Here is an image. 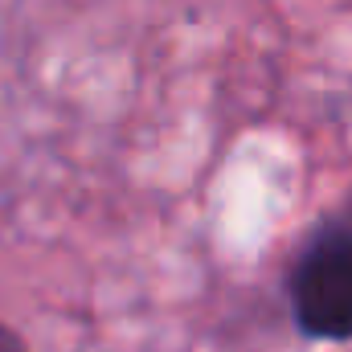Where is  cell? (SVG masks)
Wrapping results in <instances>:
<instances>
[{"label":"cell","instance_id":"1","mask_svg":"<svg viewBox=\"0 0 352 352\" xmlns=\"http://www.w3.org/2000/svg\"><path fill=\"white\" fill-rule=\"evenodd\" d=\"M291 311L311 340H352V209L320 221L287 270Z\"/></svg>","mask_w":352,"mask_h":352},{"label":"cell","instance_id":"2","mask_svg":"<svg viewBox=\"0 0 352 352\" xmlns=\"http://www.w3.org/2000/svg\"><path fill=\"white\" fill-rule=\"evenodd\" d=\"M0 352H29V349H25V340H21V332H16V328H8L4 320H0Z\"/></svg>","mask_w":352,"mask_h":352}]
</instances>
